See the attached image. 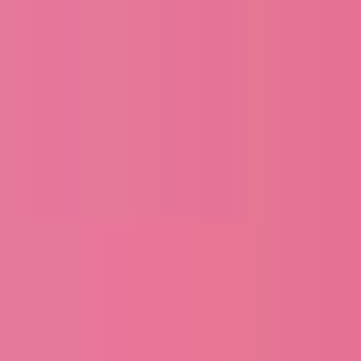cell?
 <instances>
[{
  "mask_svg": "<svg viewBox=\"0 0 361 361\" xmlns=\"http://www.w3.org/2000/svg\"><path fill=\"white\" fill-rule=\"evenodd\" d=\"M80 341L101 361H241V261H221L201 221H141V241H101V281H80Z\"/></svg>",
  "mask_w": 361,
  "mask_h": 361,
  "instance_id": "obj_1",
  "label": "cell"
}]
</instances>
